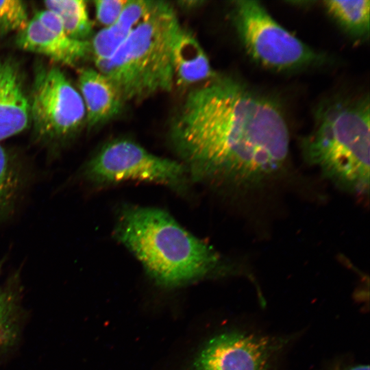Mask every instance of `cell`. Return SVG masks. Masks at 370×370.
<instances>
[{
    "label": "cell",
    "instance_id": "1",
    "mask_svg": "<svg viewBox=\"0 0 370 370\" xmlns=\"http://www.w3.org/2000/svg\"><path fill=\"white\" fill-rule=\"evenodd\" d=\"M170 137L194 177L243 190L275 177L289 153V131L278 106L228 77L216 76L187 95Z\"/></svg>",
    "mask_w": 370,
    "mask_h": 370
},
{
    "label": "cell",
    "instance_id": "2",
    "mask_svg": "<svg viewBox=\"0 0 370 370\" xmlns=\"http://www.w3.org/2000/svg\"><path fill=\"white\" fill-rule=\"evenodd\" d=\"M114 236L155 280L166 286L230 269L216 250L160 209L123 208Z\"/></svg>",
    "mask_w": 370,
    "mask_h": 370
},
{
    "label": "cell",
    "instance_id": "3",
    "mask_svg": "<svg viewBox=\"0 0 370 370\" xmlns=\"http://www.w3.org/2000/svg\"><path fill=\"white\" fill-rule=\"evenodd\" d=\"M369 97L341 99L322 105L310 134L301 143L305 160L341 190L369 191Z\"/></svg>",
    "mask_w": 370,
    "mask_h": 370
},
{
    "label": "cell",
    "instance_id": "4",
    "mask_svg": "<svg viewBox=\"0 0 370 370\" xmlns=\"http://www.w3.org/2000/svg\"><path fill=\"white\" fill-rule=\"evenodd\" d=\"M181 27L172 5L155 1L114 53L95 61L96 69L112 82L124 103L172 89L173 48Z\"/></svg>",
    "mask_w": 370,
    "mask_h": 370
},
{
    "label": "cell",
    "instance_id": "5",
    "mask_svg": "<svg viewBox=\"0 0 370 370\" xmlns=\"http://www.w3.org/2000/svg\"><path fill=\"white\" fill-rule=\"evenodd\" d=\"M232 17L239 40L247 53L266 67L289 71L323 61L321 54L281 26L258 1H234Z\"/></svg>",
    "mask_w": 370,
    "mask_h": 370
},
{
    "label": "cell",
    "instance_id": "6",
    "mask_svg": "<svg viewBox=\"0 0 370 370\" xmlns=\"http://www.w3.org/2000/svg\"><path fill=\"white\" fill-rule=\"evenodd\" d=\"M186 166L151 153L129 139L105 145L86 164L84 177L97 184L138 180L180 188L186 182Z\"/></svg>",
    "mask_w": 370,
    "mask_h": 370
},
{
    "label": "cell",
    "instance_id": "7",
    "mask_svg": "<svg viewBox=\"0 0 370 370\" xmlns=\"http://www.w3.org/2000/svg\"><path fill=\"white\" fill-rule=\"evenodd\" d=\"M29 102L30 119L46 141L64 140L86 121L80 93L58 68H40L36 72Z\"/></svg>",
    "mask_w": 370,
    "mask_h": 370
},
{
    "label": "cell",
    "instance_id": "8",
    "mask_svg": "<svg viewBox=\"0 0 370 370\" xmlns=\"http://www.w3.org/2000/svg\"><path fill=\"white\" fill-rule=\"evenodd\" d=\"M290 341L277 337L232 331L210 339L197 358L195 370H271L278 354Z\"/></svg>",
    "mask_w": 370,
    "mask_h": 370
},
{
    "label": "cell",
    "instance_id": "9",
    "mask_svg": "<svg viewBox=\"0 0 370 370\" xmlns=\"http://www.w3.org/2000/svg\"><path fill=\"white\" fill-rule=\"evenodd\" d=\"M16 44L21 49L68 66H75L90 51V42L69 37L61 22L44 25L34 16L18 32Z\"/></svg>",
    "mask_w": 370,
    "mask_h": 370
},
{
    "label": "cell",
    "instance_id": "10",
    "mask_svg": "<svg viewBox=\"0 0 370 370\" xmlns=\"http://www.w3.org/2000/svg\"><path fill=\"white\" fill-rule=\"evenodd\" d=\"M78 77L89 127L100 125L119 114L124 103L105 75L97 69L86 68L79 71Z\"/></svg>",
    "mask_w": 370,
    "mask_h": 370
},
{
    "label": "cell",
    "instance_id": "11",
    "mask_svg": "<svg viewBox=\"0 0 370 370\" xmlns=\"http://www.w3.org/2000/svg\"><path fill=\"white\" fill-rule=\"evenodd\" d=\"M174 79L189 86L216 77L208 58L194 34L181 27L173 48Z\"/></svg>",
    "mask_w": 370,
    "mask_h": 370
},
{
    "label": "cell",
    "instance_id": "12",
    "mask_svg": "<svg viewBox=\"0 0 370 370\" xmlns=\"http://www.w3.org/2000/svg\"><path fill=\"white\" fill-rule=\"evenodd\" d=\"M29 120V102L19 73L0 97V140L23 131Z\"/></svg>",
    "mask_w": 370,
    "mask_h": 370
},
{
    "label": "cell",
    "instance_id": "13",
    "mask_svg": "<svg viewBox=\"0 0 370 370\" xmlns=\"http://www.w3.org/2000/svg\"><path fill=\"white\" fill-rule=\"evenodd\" d=\"M328 13L349 34L358 38L369 35L370 1L369 0L323 1Z\"/></svg>",
    "mask_w": 370,
    "mask_h": 370
},
{
    "label": "cell",
    "instance_id": "14",
    "mask_svg": "<svg viewBox=\"0 0 370 370\" xmlns=\"http://www.w3.org/2000/svg\"><path fill=\"white\" fill-rule=\"evenodd\" d=\"M139 22L137 13L125 7L116 21L99 31L90 42L94 60L110 58Z\"/></svg>",
    "mask_w": 370,
    "mask_h": 370
},
{
    "label": "cell",
    "instance_id": "15",
    "mask_svg": "<svg viewBox=\"0 0 370 370\" xmlns=\"http://www.w3.org/2000/svg\"><path fill=\"white\" fill-rule=\"evenodd\" d=\"M25 184V171L0 145V220L14 210Z\"/></svg>",
    "mask_w": 370,
    "mask_h": 370
},
{
    "label": "cell",
    "instance_id": "16",
    "mask_svg": "<svg viewBox=\"0 0 370 370\" xmlns=\"http://www.w3.org/2000/svg\"><path fill=\"white\" fill-rule=\"evenodd\" d=\"M47 10L60 18L66 35L75 40H87L92 32L86 2L83 0H50L44 2Z\"/></svg>",
    "mask_w": 370,
    "mask_h": 370
},
{
    "label": "cell",
    "instance_id": "17",
    "mask_svg": "<svg viewBox=\"0 0 370 370\" xmlns=\"http://www.w3.org/2000/svg\"><path fill=\"white\" fill-rule=\"evenodd\" d=\"M18 306L14 291L0 290V349L12 344L17 334Z\"/></svg>",
    "mask_w": 370,
    "mask_h": 370
},
{
    "label": "cell",
    "instance_id": "18",
    "mask_svg": "<svg viewBox=\"0 0 370 370\" xmlns=\"http://www.w3.org/2000/svg\"><path fill=\"white\" fill-rule=\"evenodd\" d=\"M28 21L26 6L22 1H0V36L14 31L18 32Z\"/></svg>",
    "mask_w": 370,
    "mask_h": 370
},
{
    "label": "cell",
    "instance_id": "19",
    "mask_svg": "<svg viewBox=\"0 0 370 370\" xmlns=\"http://www.w3.org/2000/svg\"><path fill=\"white\" fill-rule=\"evenodd\" d=\"M127 0H98L95 1L97 21L108 27L119 18Z\"/></svg>",
    "mask_w": 370,
    "mask_h": 370
},
{
    "label": "cell",
    "instance_id": "20",
    "mask_svg": "<svg viewBox=\"0 0 370 370\" xmlns=\"http://www.w3.org/2000/svg\"><path fill=\"white\" fill-rule=\"evenodd\" d=\"M329 370H369V366L364 364H336L331 367Z\"/></svg>",
    "mask_w": 370,
    "mask_h": 370
},
{
    "label": "cell",
    "instance_id": "21",
    "mask_svg": "<svg viewBox=\"0 0 370 370\" xmlns=\"http://www.w3.org/2000/svg\"><path fill=\"white\" fill-rule=\"evenodd\" d=\"M2 264H3V261H0V271H1V267H2Z\"/></svg>",
    "mask_w": 370,
    "mask_h": 370
}]
</instances>
